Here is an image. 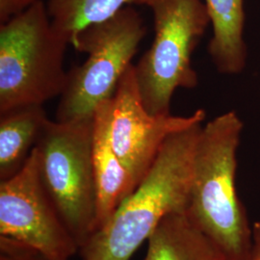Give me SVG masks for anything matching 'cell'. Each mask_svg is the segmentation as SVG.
Segmentation results:
<instances>
[{
	"instance_id": "cell-7",
	"label": "cell",
	"mask_w": 260,
	"mask_h": 260,
	"mask_svg": "<svg viewBox=\"0 0 260 260\" xmlns=\"http://www.w3.org/2000/svg\"><path fill=\"white\" fill-rule=\"evenodd\" d=\"M0 236L53 260H72L79 252L43 183L35 149L17 175L0 181Z\"/></svg>"
},
{
	"instance_id": "cell-14",
	"label": "cell",
	"mask_w": 260,
	"mask_h": 260,
	"mask_svg": "<svg viewBox=\"0 0 260 260\" xmlns=\"http://www.w3.org/2000/svg\"><path fill=\"white\" fill-rule=\"evenodd\" d=\"M0 260H53L21 243L0 236Z\"/></svg>"
},
{
	"instance_id": "cell-16",
	"label": "cell",
	"mask_w": 260,
	"mask_h": 260,
	"mask_svg": "<svg viewBox=\"0 0 260 260\" xmlns=\"http://www.w3.org/2000/svg\"><path fill=\"white\" fill-rule=\"evenodd\" d=\"M252 240L249 255L246 260H260V222H255L251 226Z\"/></svg>"
},
{
	"instance_id": "cell-11",
	"label": "cell",
	"mask_w": 260,
	"mask_h": 260,
	"mask_svg": "<svg viewBox=\"0 0 260 260\" xmlns=\"http://www.w3.org/2000/svg\"><path fill=\"white\" fill-rule=\"evenodd\" d=\"M48 121L44 105L40 104L0 113V181L24 167Z\"/></svg>"
},
{
	"instance_id": "cell-4",
	"label": "cell",
	"mask_w": 260,
	"mask_h": 260,
	"mask_svg": "<svg viewBox=\"0 0 260 260\" xmlns=\"http://www.w3.org/2000/svg\"><path fill=\"white\" fill-rule=\"evenodd\" d=\"M149 8L154 39L134 65L140 95L152 115L171 114L177 89H195L199 76L192 54L211 20L205 0H136Z\"/></svg>"
},
{
	"instance_id": "cell-10",
	"label": "cell",
	"mask_w": 260,
	"mask_h": 260,
	"mask_svg": "<svg viewBox=\"0 0 260 260\" xmlns=\"http://www.w3.org/2000/svg\"><path fill=\"white\" fill-rule=\"evenodd\" d=\"M213 29L208 52L222 75L241 74L247 64L244 0H205Z\"/></svg>"
},
{
	"instance_id": "cell-6",
	"label": "cell",
	"mask_w": 260,
	"mask_h": 260,
	"mask_svg": "<svg viewBox=\"0 0 260 260\" xmlns=\"http://www.w3.org/2000/svg\"><path fill=\"white\" fill-rule=\"evenodd\" d=\"M93 118L47 121L38 140L40 176L67 226L83 247L95 231Z\"/></svg>"
},
{
	"instance_id": "cell-8",
	"label": "cell",
	"mask_w": 260,
	"mask_h": 260,
	"mask_svg": "<svg viewBox=\"0 0 260 260\" xmlns=\"http://www.w3.org/2000/svg\"><path fill=\"white\" fill-rule=\"evenodd\" d=\"M205 118L204 109H198L190 116L150 114L142 102L132 64L112 98V146L137 186L165 141L176 132L203 123Z\"/></svg>"
},
{
	"instance_id": "cell-3",
	"label": "cell",
	"mask_w": 260,
	"mask_h": 260,
	"mask_svg": "<svg viewBox=\"0 0 260 260\" xmlns=\"http://www.w3.org/2000/svg\"><path fill=\"white\" fill-rule=\"evenodd\" d=\"M69 45L53 27L45 0L0 24V113L60 98Z\"/></svg>"
},
{
	"instance_id": "cell-15",
	"label": "cell",
	"mask_w": 260,
	"mask_h": 260,
	"mask_svg": "<svg viewBox=\"0 0 260 260\" xmlns=\"http://www.w3.org/2000/svg\"><path fill=\"white\" fill-rule=\"evenodd\" d=\"M44 0H0V24Z\"/></svg>"
},
{
	"instance_id": "cell-12",
	"label": "cell",
	"mask_w": 260,
	"mask_h": 260,
	"mask_svg": "<svg viewBox=\"0 0 260 260\" xmlns=\"http://www.w3.org/2000/svg\"><path fill=\"white\" fill-rule=\"evenodd\" d=\"M147 244L145 260H225L186 211L165 217Z\"/></svg>"
},
{
	"instance_id": "cell-2",
	"label": "cell",
	"mask_w": 260,
	"mask_h": 260,
	"mask_svg": "<svg viewBox=\"0 0 260 260\" xmlns=\"http://www.w3.org/2000/svg\"><path fill=\"white\" fill-rule=\"evenodd\" d=\"M243 122L226 112L203 126L196 145L186 214L225 260H246L252 230L236 188Z\"/></svg>"
},
{
	"instance_id": "cell-13",
	"label": "cell",
	"mask_w": 260,
	"mask_h": 260,
	"mask_svg": "<svg viewBox=\"0 0 260 260\" xmlns=\"http://www.w3.org/2000/svg\"><path fill=\"white\" fill-rule=\"evenodd\" d=\"M136 0H47L52 25L72 45L85 27L115 16Z\"/></svg>"
},
{
	"instance_id": "cell-9",
	"label": "cell",
	"mask_w": 260,
	"mask_h": 260,
	"mask_svg": "<svg viewBox=\"0 0 260 260\" xmlns=\"http://www.w3.org/2000/svg\"><path fill=\"white\" fill-rule=\"evenodd\" d=\"M112 99L100 103L93 114V162L96 189L95 232L102 229L136 185L113 149L110 139Z\"/></svg>"
},
{
	"instance_id": "cell-5",
	"label": "cell",
	"mask_w": 260,
	"mask_h": 260,
	"mask_svg": "<svg viewBox=\"0 0 260 260\" xmlns=\"http://www.w3.org/2000/svg\"><path fill=\"white\" fill-rule=\"evenodd\" d=\"M146 33L144 19L131 6L82 29L72 45L87 58L68 72L55 121L93 119L99 104L114 96Z\"/></svg>"
},
{
	"instance_id": "cell-1",
	"label": "cell",
	"mask_w": 260,
	"mask_h": 260,
	"mask_svg": "<svg viewBox=\"0 0 260 260\" xmlns=\"http://www.w3.org/2000/svg\"><path fill=\"white\" fill-rule=\"evenodd\" d=\"M198 123L172 134L145 177L79 250L82 260H130L170 214L186 211Z\"/></svg>"
}]
</instances>
